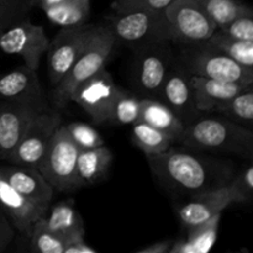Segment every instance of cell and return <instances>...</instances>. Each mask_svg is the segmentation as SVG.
Returning <instances> with one entry per match:
<instances>
[{
	"label": "cell",
	"instance_id": "6da1fadb",
	"mask_svg": "<svg viewBox=\"0 0 253 253\" xmlns=\"http://www.w3.org/2000/svg\"><path fill=\"white\" fill-rule=\"evenodd\" d=\"M146 160L166 189L188 198L226 187L237 172L231 161L174 146L157 155H146Z\"/></svg>",
	"mask_w": 253,
	"mask_h": 253
},
{
	"label": "cell",
	"instance_id": "7a4b0ae2",
	"mask_svg": "<svg viewBox=\"0 0 253 253\" xmlns=\"http://www.w3.org/2000/svg\"><path fill=\"white\" fill-rule=\"evenodd\" d=\"M178 143L194 151L231 153L251 160L253 131L224 116L204 113L185 126Z\"/></svg>",
	"mask_w": 253,
	"mask_h": 253
},
{
	"label": "cell",
	"instance_id": "3957f363",
	"mask_svg": "<svg viewBox=\"0 0 253 253\" xmlns=\"http://www.w3.org/2000/svg\"><path fill=\"white\" fill-rule=\"evenodd\" d=\"M173 67L187 76L253 85V68L237 63L207 41L178 46Z\"/></svg>",
	"mask_w": 253,
	"mask_h": 253
},
{
	"label": "cell",
	"instance_id": "277c9868",
	"mask_svg": "<svg viewBox=\"0 0 253 253\" xmlns=\"http://www.w3.org/2000/svg\"><path fill=\"white\" fill-rule=\"evenodd\" d=\"M113 32L105 25H95L85 47L76 59L61 83L54 86L53 103L56 108H64L71 101L74 89L105 68L116 46Z\"/></svg>",
	"mask_w": 253,
	"mask_h": 253
},
{
	"label": "cell",
	"instance_id": "5b68a950",
	"mask_svg": "<svg viewBox=\"0 0 253 253\" xmlns=\"http://www.w3.org/2000/svg\"><path fill=\"white\" fill-rule=\"evenodd\" d=\"M78 152V147L67 132L66 125L62 124L52 135L37 166V169L54 192H73L82 188L77 175Z\"/></svg>",
	"mask_w": 253,
	"mask_h": 253
},
{
	"label": "cell",
	"instance_id": "8992f818",
	"mask_svg": "<svg viewBox=\"0 0 253 253\" xmlns=\"http://www.w3.org/2000/svg\"><path fill=\"white\" fill-rule=\"evenodd\" d=\"M116 42L137 49L146 44L160 41H170L165 12L150 10H128L114 12L106 17Z\"/></svg>",
	"mask_w": 253,
	"mask_h": 253
},
{
	"label": "cell",
	"instance_id": "52a82bcc",
	"mask_svg": "<svg viewBox=\"0 0 253 253\" xmlns=\"http://www.w3.org/2000/svg\"><path fill=\"white\" fill-rule=\"evenodd\" d=\"M174 62L170 41H160L135 49L132 79L136 94L141 98L158 99L163 82Z\"/></svg>",
	"mask_w": 253,
	"mask_h": 253
},
{
	"label": "cell",
	"instance_id": "ba28073f",
	"mask_svg": "<svg viewBox=\"0 0 253 253\" xmlns=\"http://www.w3.org/2000/svg\"><path fill=\"white\" fill-rule=\"evenodd\" d=\"M173 46L204 42L217 29L216 24L190 0H173L165 10Z\"/></svg>",
	"mask_w": 253,
	"mask_h": 253
},
{
	"label": "cell",
	"instance_id": "9c48e42d",
	"mask_svg": "<svg viewBox=\"0 0 253 253\" xmlns=\"http://www.w3.org/2000/svg\"><path fill=\"white\" fill-rule=\"evenodd\" d=\"M49 39L43 27L32 24L30 17L0 31V48L6 54L24 59L25 66L37 71L42 56L48 51Z\"/></svg>",
	"mask_w": 253,
	"mask_h": 253
},
{
	"label": "cell",
	"instance_id": "30bf717a",
	"mask_svg": "<svg viewBox=\"0 0 253 253\" xmlns=\"http://www.w3.org/2000/svg\"><path fill=\"white\" fill-rule=\"evenodd\" d=\"M95 25L83 24L78 26L61 27L49 43L48 74L53 86L61 83L76 59L85 47Z\"/></svg>",
	"mask_w": 253,
	"mask_h": 253
},
{
	"label": "cell",
	"instance_id": "8fae6325",
	"mask_svg": "<svg viewBox=\"0 0 253 253\" xmlns=\"http://www.w3.org/2000/svg\"><path fill=\"white\" fill-rule=\"evenodd\" d=\"M62 125V115L54 109L40 113L27 127L7 162L12 165L39 166L54 131Z\"/></svg>",
	"mask_w": 253,
	"mask_h": 253
},
{
	"label": "cell",
	"instance_id": "7c38bea8",
	"mask_svg": "<svg viewBox=\"0 0 253 253\" xmlns=\"http://www.w3.org/2000/svg\"><path fill=\"white\" fill-rule=\"evenodd\" d=\"M111 74L105 68L79 84L71 95V101L81 106L94 123L99 125L109 124L110 109L120 91Z\"/></svg>",
	"mask_w": 253,
	"mask_h": 253
},
{
	"label": "cell",
	"instance_id": "4fadbf2b",
	"mask_svg": "<svg viewBox=\"0 0 253 253\" xmlns=\"http://www.w3.org/2000/svg\"><path fill=\"white\" fill-rule=\"evenodd\" d=\"M48 108L47 101H0V160H9L31 121Z\"/></svg>",
	"mask_w": 253,
	"mask_h": 253
},
{
	"label": "cell",
	"instance_id": "5bb4252c",
	"mask_svg": "<svg viewBox=\"0 0 253 253\" xmlns=\"http://www.w3.org/2000/svg\"><path fill=\"white\" fill-rule=\"evenodd\" d=\"M158 100L166 104L185 126L204 114L197 108L189 76L174 67L169 69L163 82Z\"/></svg>",
	"mask_w": 253,
	"mask_h": 253
},
{
	"label": "cell",
	"instance_id": "9a60e30c",
	"mask_svg": "<svg viewBox=\"0 0 253 253\" xmlns=\"http://www.w3.org/2000/svg\"><path fill=\"white\" fill-rule=\"evenodd\" d=\"M0 209L17 231L29 236L32 225L46 215L49 208L27 199L0 175Z\"/></svg>",
	"mask_w": 253,
	"mask_h": 253
},
{
	"label": "cell",
	"instance_id": "2e32d148",
	"mask_svg": "<svg viewBox=\"0 0 253 253\" xmlns=\"http://www.w3.org/2000/svg\"><path fill=\"white\" fill-rule=\"evenodd\" d=\"M0 175L15 190L31 202L43 207H51L54 189L36 167L11 163V166L0 167Z\"/></svg>",
	"mask_w": 253,
	"mask_h": 253
},
{
	"label": "cell",
	"instance_id": "e0dca14e",
	"mask_svg": "<svg viewBox=\"0 0 253 253\" xmlns=\"http://www.w3.org/2000/svg\"><path fill=\"white\" fill-rule=\"evenodd\" d=\"M231 205L227 188L210 190L189 198L187 203L178 209V217L185 229L203 224L215 215L222 214Z\"/></svg>",
	"mask_w": 253,
	"mask_h": 253
},
{
	"label": "cell",
	"instance_id": "ac0fdd59",
	"mask_svg": "<svg viewBox=\"0 0 253 253\" xmlns=\"http://www.w3.org/2000/svg\"><path fill=\"white\" fill-rule=\"evenodd\" d=\"M0 100L46 103L47 99L37 72L24 66L0 74Z\"/></svg>",
	"mask_w": 253,
	"mask_h": 253
},
{
	"label": "cell",
	"instance_id": "d6986e66",
	"mask_svg": "<svg viewBox=\"0 0 253 253\" xmlns=\"http://www.w3.org/2000/svg\"><path fill=\"white\" fill-rule=\"evenodd\" d=\"M189 82L198 110L205 114L212 113L215 108L234 98L240 91L252 86L195 76H189Z\"/></svg>",
	"mask_w": 253,
	"mask_h": 253
},
{
	"label": "cell",
	"instance_id": "ffe728a7",
	"mask_svg": "<svg viewBox=\"0 0 253 253\" xmlns=\"http://www.w3.org/2000/svg\"><path fill=\"white\" fill-rule=\"evenodd\" d=\"M48 20L61 27L86 24L90 16V0H36Z\"/></svg>",
	"mask_w": 253,
	"mask_h": 253
},
{
	"label": "cell",
	"instance_id": "44dd1931",
	"mask_svg": "<svg viewBox=\"0 0 253 253\" xmlns=\"http://www.w3.org/2000/svg\"><path fill=\"white\" fill-rule=\"evenodd\" d=\"M43 219L46 226L66 242L76 237L85 236V226L74 208L73 200H63L53 204L51 211H47Z\"/></svg>",
	"mask_w": 253,
	"mask_h": 253
},
{
	"label": "cell",
	"instance_id": "7402d4cb",
	"mask_svg": "<svg viewBox=\"0 0 253 253\" xmlns=\"http://www.w3.org/2000/svg\"><path fill=\"white\" fill-rule=\"evenodd\" d=\"M220 220L221 214H217L203 224L187 229V236L173 240L170 253H208L211 251L217 239Z\"/></svg>",
	"mask_w": 253,
	"mask_h": 253
},
{
	"label": "cell",
	"instance_id": "603a6c76",
	"mask_svg": "<svg viewBox=\"0 0 253 253\" xmlns=\"http://www.w3.org/2000/svg\"><path fill=\"white\" fill-rule=\"evenodd\" d=\"M113 162V152L105 145L90 150H81L77 158V175L81 187L93 185L108 174Z\"/></svg>",
	"mask_w": 253,
	"mask_h": 253
},
{
	"label": "cell",
	"instance_id": "cb8c5ba5",
	"mask_svg": "<svg viewBox=\"0 0 253 253\" xmlns=\"http://www.w3.org/2000/svg\"><path fill=\"white\" fill-rule=\"evenodd\" d=\"M140 120L169 135L175 143H178L185 128L184 124L174 115V113L158 99L142 98Z\"/></svg>",
	"mask_w": 253,
	"mask_h": 253
},
{
	"label": "cell",
	"instance_id": "d4e9b609",
	"mask_svg": "<svg viewBox=\"0 0 253 253\" xmlns=\"http://www.w3.org/2000/svg\"><path fill=\"white\" fill-rule=\"evenodd\" d=\"M132 126V141L145 155H157L165 152L175 143L173 137L163 131L138 120Z\"/></svg>",
	"mask_w": 253,
	"mask_h": 253
},
{
	"label": "cell",
	"instance_id": "484cf974",
	"mask_svg": "<svg viewBox=\"0 0 253 253\" xmlns=\"http://www.w3.org/2000/svg\"><path fill=\"white\" fill-rule=\"evenodd\" d=\"M229 119L234 123L249 127L252 130L253 123V90L249 86L245 90L240 91L237 95L225 101L224 104L214 109L212 113Z\"/></svg>",
	"mask_w": 253,
	"mask_h": 253
},
{
	"label": "cell",
	"instance_id": "4316f807",
	"mask_svg": "<svg viewBox=\"0 0 253 253\" xmlns=\"http://www.w3.org/2000/svg\"><path fill=\"white\" fill-rule=\"evenodd\" d=\"M221 27L240 15L253 14L252 9L240 0H190Z\"/></svg>",
	"mask_w": 253,
	"mask_h": 253
},
{
	"label": "cell",
	"instance_id": "83f0119b",
	"mask_svg": "<svg viewBox=\"0 0 253 253\" xmlns=\"http://www.w3.org/2000/svg\"><path fill=\"white\" fill-rule=\"evenodd\" d=\"M207 42L237 63L253 68V41L234 39L224 34L221 30L216 29Z\"/></svg>",
	"mask_w": 253,
	"mask_h": 253
},
{
	"label": "cell",
	"instance_id": "f1b7e54d",
	"mask_svg": "<svg viewBox=\"0 0 253 253\" xmlns=\"http://www.w3.org/2000/svg\"><path fill=\"white\" fill-rule=\"evenodd\" d=\"M142 98L121 88L116 95L109 115V124L113 125H133L141 119Z\"/></svg>",
	"mask_w": 253,
	"mask_h": 253
},
{
	"label": "cell",
	"instance_id": "f546056e",
	"mask_svg": "<svg viewBox=\"0 0 253 253\" xmlns=\"http://www.w3.org/2000/svg\"><path fill=\"white\" fill-rule=\"evenodd\" d=\"M43 216L32 225L29 235L30 250L39 253H63L66 241L46 226Z\"/></svg>",
	"mask_w": 253,
	"mask_h": 253
},
{
	"label": "cell",
	"instance_id": "4dcf8cb0",
	"mask_svg": "<svg viewBox=\"0 0 253 253\" xmlns=\"http://www.w3.org/2000/svg\"><path fill=\"white\" fill-rule=\"evenodd\" d=\"M231 204H245L253 197V167L247 165L241 172H236L226 185Z\"/></svg>",
	"mask_w": 253,
	"mask_h": 253
},
{
	"label": "cell",
	"instance_id": "1f68e13d",
	"mask_svg": "<svg viewBox=\"0 0 253 253\" xmlns=\"http://www.w3.org/2000/svg\"><path fill=\"white\" fill-rule=\"evenodd\" d=\"M71 140L76 143L78 150H90L105 145L100 133L85 123H71L66 125Z\"/></svg>",
	"mask_w": 253,
	"mask_h": 253
},
{
	"label": "cell",
	"instance_id": "d6a6232c",
	"mask_svg": "<svg viewBox=\"0 0 253 253\" xmlns=\"http://www.w3.org/2000/svg\"><path fill=\"white\" fill-rule=\"evenodd\" d=\"M34 0H0V31L29 16Z\"/></svg>",
	"mask_w": 253,
	"mask_h": 253
},
{
	"label": "cell",
	"instance_id": "836d02e7",
	"mask_svg": "<svg viewBox=\"0 0 253 253\" xmlns=\"http://www.w3.org/2000/svg\"><path fill=\"white\" fill-rule=\"evenodd\" d=\"M253 14L240 15L235 17L230 22L221 27H217L221 30L227 36H231L234 39L242 40V41H253Z\"/></svg>",
	"mask_w": 253,
	"mask_h": 253
},
{
	"label": "cell",
	"instance_id": "e575fe53",
	"mask_svg": "<svg viewBox=\"0 0 253 253\" xmlns=\"http://www.w3.org/2000/svg\"><path fill=\"white\" fill-rule=\"evenodd\" d=\"M173 0H114L111 9L114 12L128 11V10H150L156 12H165Z\"/></svg>",
	"mask_w": 253,
	"mask_h": 253
},
{
	"label": "cell",
	"instance_id": "d590c367",
	"mask_svg": "<svg viewBox=\"0 0 253 253\" xmlns=\"http://www.w3.org/2000/svg\"><path fill=\"white\" fill-rule=\"evenodd\" d=\"M15 239V227L0 209V253L4 252Z\"/></svg>",
	"mask_w": 253,
	"mask_h": 253
},
{
	"label": "cell",
	"instance_id": "8d00e7d4",
	"mask_svg": "<svg viewBox=\"0 0 253 253\" xmlns=\"http://www.w3.org/2000/svg\"><path fill=\"white\" fill-rule=\"evenodd\" d=\"M95 249L89 246L85 241V236L76 237L66 242L63 253H96Z\"/></svg>",
	"mask_w": 253,
	"mask_h": 253
},
{
	"label": "cell",
	"instance_id": "74e56055",
	"mask_svg": "<svg viewBox=\"0 0 253 253\" xmlns=\"http://www.w3.org/2000/svg\"><path fill=\"white\" fill-rule=\"evenodd\" d=\"M172 246L173 240H165V241L155 242L140 250H136V253H170Z\"/></svg>",
	"mask_w": 253,
	"mask_h": 253
},
{
	"label": "cell",
	"instance_id": "f35d334b",
	"mask_svg": "<svg viewBox=\"0 0 253 253\" xmlns=\"http://www.w3.org/2000/svg\"><path fill=\"white\" fill-rule=\"evenodd\" d=\"M34 2H35V4H36V0H34Z\"/></svg>",
	"mask_w": 253,
	"mask_h": 253
}]
</instances>
